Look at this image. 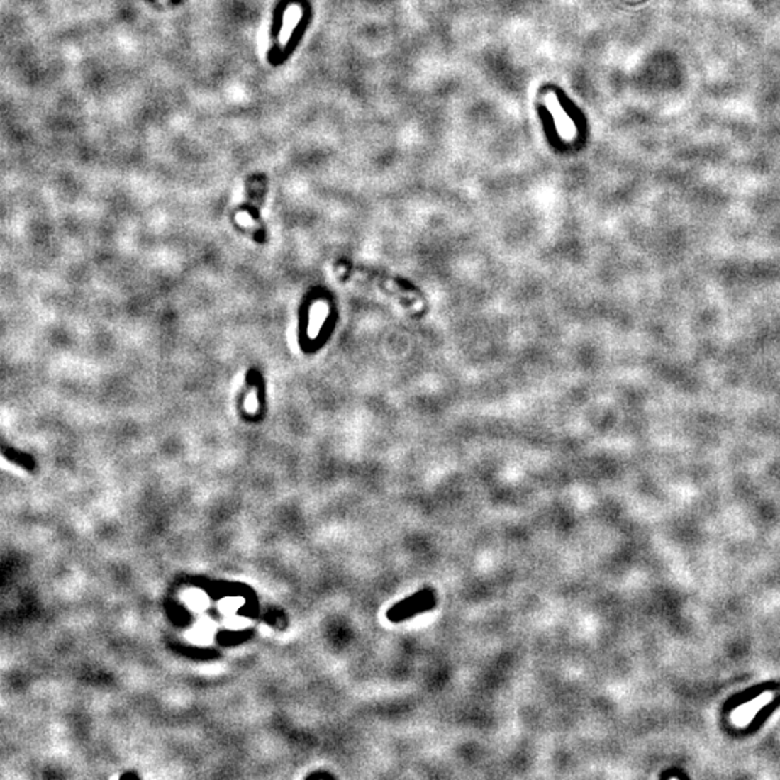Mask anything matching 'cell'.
<instances>
[{
	"instance_id": "3",
	"label": "cell",
	"mask_w": 780,
	"mask_h": 780,
	"mask_svg": "<svg viewBox=\"0 0 780 780\" xmlns=\"http://www.w3.org/2000/svg\"><path fill=\"white\" fill-rule=\"evenodd\" d=\"M214 635V629L211 628L210 621H200L197 626H195L191 633H189V639L194 642V643H199V645H207L210 643L211 637Z\"/></svg>"
},
{
	"instance_id": "4",
	"label": "cell",
	"mask_w": 780,
	"mask_h": 780,
	"mask_svg": "<svg viewBox=\"0 0 780 780\" xmlns=\"http://www.w3.org/2000/svg\"><path fill=\"white\" fill-rule=\"evenodd\" d=\"M185 604L194 611H203L208 606V597L201 590H188L184 596Z\"/></svg>"
},
{
	"instance_id": "5",
	"label": "cell",
	"mask_w": 780,
	"mask_h": 780,
	"mask_svg": "<svg viewBox=\"0 0 780 780\" xmlns=\"http://www.w3.org/2000/svg\"><path fill=\"white\" fill-rule=\"evenodd\" d=\"M243 604H245V600L240 597H225L218 603V610L228 617L233 614H238V611Z\"/></svg>"
},
{
	"instance_id": "1",
	"label": "cell",
	"mask_w": 780,
	"mask_h": 780,
	"mask_svg": "<svg viewBox=\"0 0 780 780\" xmlns=\"http://www.w3.org/2000/svg\"><path fill=\"white\" fill-rule=\"evenodd\" d=\"M437 606V594L433 589H422L412 596L401 600L386 611V617L392 623H403L418 614L434 610Z\"/></svg>"
},
{
	"instance_id": "6",
	"label": "cell",
	"mask_w": 780,
	"mask_h": 780,
	"mask_svg": "<svg viewBox=\"0 0 780 780\" xmlns=\"http://www.w3.org/2000/svg\"><path fill=\"white\" fill-rule=\"evenodd\" d=\"M247 624V620H245V617H240V615H228V620H227V626L230 629H234V630H242L243 628H246Z\"/></svg>"
},
{
	"instance_id": "2",
	"label": "cell",
	"mask_w": 780,
	"mask_h": 780,
	"mask_svg": "<svg viewBox=\"0 0 780 780\" xmlns=\"http://www.w3.org/2000/svg\"><path fill=\"white\" fill-rule=\"evenodd\" d=\"M546 106H548V110L551 111V114L554 116V121H555V126L561 135L562 139L565 140H572L575 138V126L572 123V121L568 117V114L562 110L557 96L554 93H548L546 94Z\"/></svg>"
}]
</instances>
